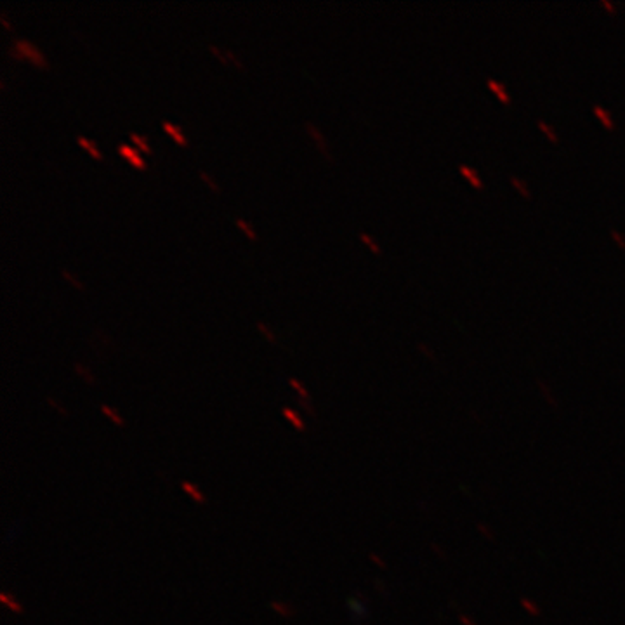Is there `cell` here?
<instances>
[{"instance_id": "6da1fadb", "label": "cell", "mask_w": 625, "mask_h": 625, "mask_svg": "<svg viewBox=\"0 0 625 625\" xmlns=\"http://www.w3.org/2000/svg\"><path fill=\"white\" fill-rule=\"evenodd\" d=\"M9 54L18 59H30V61H33L39 66H44V68H47L49 66V63L46 61L42 52L33 46L30 40H23V39L13 40L9 46Z\"/></svg>"}, {"instance_id": "7a4b0ae2", "label": "cell", "mask_w": 625, "mask_h": 625, "mask_svg": "<svg viewBox=\"0 0 625 625\" xmlns=\"http://www.w3.org/2000/svg\"><path fill=\"white\" fill-rule=\"evenodd\" d=\"M118 153H120L122 156H125L127 160H129L130 163H132L134 167H140V168H146V162L143 160V156L140 155V151H137V149H134V148H130L129 144H125V143H122V144H118Z\"/></svg>"}, {"instance_id": "3957f363", "label": "cell", "mask_w": 625, "mask_h": 625, "mask_svg": "<svg viewBox=\"0 0 625 625\" xmlns=\"http://www.w3.org/2000/svg\"><path fill=\"white\" fill-rule=\"evenodd\" d=\"M304 127H306V130H308V132H309V136H311L313 140H314V143H316L318 148H320V151L323 153V155L327 156L328 160H332V155H330V153H328V146H327V143H325V140H323V134H321L320 130H318L311 122H306Z\"/></svg>"}, {"instance_id": "277c9868", "label": "cell", "mask_w": 625, "mask_h": 625, "mask_svg": "<svg viewBox=\"0 0 625 625\" xmlns=\"http://www.w3.org/2000/svg\"><path fill=\"white\" fill-rule=\"evenodd\" d=\"M593 113L596 115V118L602 123V127L608 130L615 129V120L612 117V111H608L606 108H602L601 104H594L593 106Z\"/></svg>"}, {"instance_id": "5b68a950", "label": "cell", "mask_w": 625, "mask_h": 625, "mask_svg": "<svg viewBox=\"0 0 625 625\" xmlns=\"http://www.w3.org/2000/svg\"><path fill=\"white\" fill-rule=\"evenodd\" d=\"M486 85H488L490 91L495 92V96L499 97V99L502 101V103H505V104H511L512 103V97H511V94H509V91H507V89H505L504 84H500V82L493 80V78H488V80H486Z\"/></svg>"}, {"instance_id": "8992f818", "label": "cell", "mask_w": 625, "mask_h": 625, "mask_svg": "<svg viewBox=\"0 0 625 625\" xmlns=\"http://www.w3.org/2000/svg\"><path fill=\"white\" fill-rule=\"evenodd\" d=\"M459 172L464 175V178L467 179V181L471 182V185L474 186V188H478V190H483V188H485V182H483L481 175L478 174V172L474 171L473 167H469V166H460V167H459Z\"/></svg>"}, {"instance_id": "52a82bcc", "label": "cell", "mask_w": 625, "mask_h": 625, "mask_svg": "<svg viewBox=\"0 0 625 625\" xmlns=\"http://www.w3.org/2000/svg\"><path fill=\"white\" fill-rule=\"evenodd\" d=\"M162 125H163V129L167 130L168 134H171L172 137H174V141L178 144H181V146H186L188 144V141H186V137L182 136V132H181V127H178V125H174V123H171V122H167V120H163L162 122Z\"/></svg>"}, {"instance_id": "ba28073f", "label": "cell", "mask_w": 625, "mask_h": 625, "mask_svg": "<svg viewBox=\"0 0 625 625\" xmlns=\"http://www.w3.org/2000/svg\"><path fill=\"white\" fill-rule=\"evenodd\" d=\"M509 182H511V185L518 190L521 197L531 198V190H530L528 182L523 181V179H519V178H516V175H509Z\"/></svg>"}, {"instance_id": "9c48e42d", "label": "cell", "mask_w": 625, "mask_h": 625, "mask_svg": "<svg viewBox=\"0 0 625 625\" xmlns=\"http://www.w3.org/2000/svg\"><path fill=\"white\" fill-rule=\"evenodd\" d=\"M77 141H78V144H80V146H82V148H85V149H87V151H89V153H91V155H92V156H94V159H96V160H101V159H103V155H101V153H99V149H97V148H96V144H94V143H92V141H89V140H87V137H84V136H77Z\"/></svg>"}, {"instance_id": "30bf717a", "label": "cell", "mask_w": 625, "mask_h": 625, "mask_svg": "<svg viewBox=\"0 0 625 625\" xmlns=\"http://www.w3.org/2000/svg\"><path fill=\"white\" fill-rule=\"evenodd\" d=\"M537 127L542 130V132L545 134V136H547L549 141H552V143H557V141H559V136H557V132L552 129L551 125H549L547 122L537 120Z\"/></svg>"}, {"instance_id": "8fae6325", "label": "cell", "mask_w": 625, "mask_h": 625, "mask_svg": "<svg viewBox=\"0 0 625 625\" xmlns=\"http://www.w3.org/2000/svg\"><path fill=\"white\" fill-rule=\"evenodd\" d=\"M283 415H285V417L289 419V421L295 426V428L299 429V431H302V429H304V424H302V421H301V419H299V415L295 414L294 410H292V409H283Z\"/></svg>"}, {"instance_id": "7c38bea8", "label": "cell", "mask_w": 625, "mask_h": 625, "mask_svg": "<svg viewBox=\"0 0 625 625\" xmlns=\"http://www.w3.org/2000/svg\"><path fill=\"white\" fill-rule=\"evenodd\" d=\"M182 490H185L186 493H190V495L193 497L194 500H197V502H200V504H204L205 502V499H204V495H202L200 492H198V488L197 486H193V485H190V483H182Z\"/></svg>"}, {"instance_id": "4fadbf2b", "label": "cell", "mask_w": 625, "mask_h": 625, "mask_svg": "<svg viewBox=\"0 0 625 625\" xmlns=\"http://www.w3.org/2000/svg\"><path fill=\"white\" fill-rule=\"evenodd\" d=\"M237 224H238V226H240V228H242V230H243V231H245V235H247V237H249V238H250V240H257V235H256V231H254V230H252V226H250V224H249V223H247V221H243V219H242V217H237Z\"/></svg>"}, {"instance_id": "5bb4252c", "label": "cell", "mask_w": 625, "mask_h": 625, "mask_svg": "<svg viewBox=\"0 0 625 625\" xmlns=\"http://www.w3.org/2000/svg\"><path fill=\"white\" fill-rule=\"evenodd\" d=\"M129 137L134 141V143H136L137 146H140L141 151L149 153V146H148V143H146V137H144V136H140V134L130 132V134H129Z\"/></svg>"}, {"instance_id": "9a60e30c", "label": "cell", "mask_w": 625, "mask_h": 625, "mask_svg": "<svg viewBox=\"0 0 625 625\" xmlns=\"http://www.w3.org/2000/svg\"><path fill=\"white\" fill-rule=\"evenodd\" d=\"M360 238L363 242L366 243V245L370 247V249H372V252H376V254H380V247H379V243H377L376 240H373L372 237H370V235H366V233H360Z\"/></svg>"}, {"instance_id": "2e32d148", "label": "cell", "mask_w": 625, "mask_h": 625, "mask_svg": "<svg viewBox=\"0 0 625 625\" xmlns=\"http://www.w3.org/2000/svg\"><path fill=\"white\" fill-rule=\"evenodd\" d=\"M101 410H103V411H104V414H106V415H108V417H110V419H111V421H113V422H117V424H118V426H123V424H125V422H123V419H120V417H118V414H117V411H115L113 409H110V407L103 405V407H101Z\"/></svg>"}, {"instance_id": "e0dca14e", "label": "cell", "mask_w": 625, "mask_h": 625, "mask_svg": "<svg viewBox=\"0 0 625 625\" xmlns=\"http://www.w3.org/2000/svg\"><path fill=\"white\" fill-rule=\"evenodd\" d=\"M609 235H612L613 242H615L617 245H619V249L620 250H625V235L620 233V231H617V230L609 231Z\"/></svg>"}, {"instance_id": "ac0fdd59", "label": "cell", "mask_w": 625, "mask_h": 625, "mask_svg": "<svg viewBox=\"0 0 625 625\" xmlns=\"http://www.w3.org/2000/svg\"><path fill=\"white\" fill-rule=\"evenodd\" d=\"M61 275H63V276H65V278H66V280H68V282H72V283H73V285H75V287H77V289L84 290V283H82V282H78V280H77V276H75V275H72V273H70V271H68V269H61Z\"/></svg>"}, {"instance_id": "d6986e66", "label": "cell", "mask_w": 625, "mask_h": 625, "mask_svg": "<svg viewBox=\"0 0 625 625\" xmlns=\"http://www.w3.org/2000/svg\"><path fill=\"white\" fill-rule=\"evenodd\" d=\"M257 327H259V330H261V332H263V334H264L266 337H268V339H269V340H271V342H276V337H275V335H273V332H271V330H269V328H268V325H266V323H263V320H259V321H257Z\"/></svg>"}, {"instance_id": "ffe728a7", "label": "cell", "mask_w": 625, "mask_h": 625, "mask_svg": "<svg viewBox=\"0 0 625 625\" xmlns=\"http://www.w3.org/2000/svg\"><path fill=\"white\" fill-rule=\"evenodd\" d=\"M200 178H202V179H204V181H205V182H207V185H209V186H211V188H212V190H214V192H219V186H217V185H216V182H214V179H212V178H211V175H209V174H207V172H205V171H200Z\"/></svg>"}, {"instance_id": "44dd1931", "label": "cell", "mask_w": 625, "mask_h": 625, "mask_svg": "<svg viewBox=\"0 0 625 625\" xmlns=\"http://www.w3.org/2000/svg\"><path fill=\"white\" fill-rule=\"evenodd\" d=\"M289 383H290V385H292V388H295V391H297V392H299V395H301V396H302V400H308V391H306V389H304V388H302V385H301V384H299V383H297V380H295V379H290V380H289Z\"/></svg>"}, {"instance_id": "7402d4cb", "label": "cell", "mask_w": 625, "mask_h": 625, "mask_svg": "<svg viewBox=\"0 0 625 625\" xmlns=\"http://www.w3.org/2000/svg\"><path fill=\"white\" fill-rule=\"evenodd\" d=\"M2 601L6 602V605H9L11 608H13L16 613H21V606H20V605H16V602H14V601H9V598H7L6 594H4V596H2Z\"/></svg>"}, {"instance_id": "603a6c76", "label": "cell", "mask_w": 625, "mask_h": 625, "mask_svg": "<svg viewBox=\"0 0 625 625\" xmlns=\"http://www.w3.org/2000/svg\"><path fill=\"white\" fill-rule=\"evenodd\" d=\"M224 54H226V58H228V59H231V61H233V63H235V65H237V66H238V68H240V70H243V65H242V63H240V61H238V59H237V56H235V54H233V52H231V51H224Z\"/></svg>"}, {"instance_id": "cb8c5ba5", "label": "cell", "mask_w": 625, "mask_h": 625, "mask_svg": "<svg viewBox=\"0 0 625 625\" xmlns=\"http://www.w3.org/2000/svg\"><path fill=\"white\" fill-rule=\"evenodd\" d=\"M601 4H602V6H605V7H606V9H608V11H609V13H612V14H615V13H617V9H615V4H613V2H609V0H601Z\"/></svg>"}]
</instances>
